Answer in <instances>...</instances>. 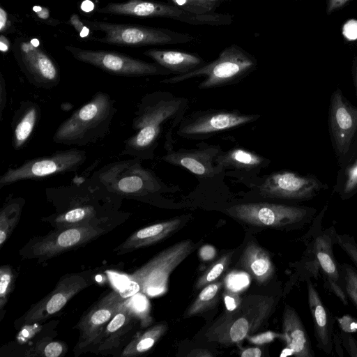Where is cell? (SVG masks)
<instances>
[{
  "instance_id": "6da1fadb",
  "label": "cell",
  "mask_w": 357,
  "mask_h": 357,
  "mask_svg": "<svg viewBox=\"0 0 357 357\" xmlns=\"http://www.w3.org/2000/svg\"><path fill=\"white\" fill-rule=\"evenodd\" d=\"M188 100L169 91H156L140 100L132 121L134 134L124 140L123 155L152 160L162 139L166 150L173 148L172 133L185 116Z\"/></svg>"
},
{
  "instance_id": "7a4b0ae2",
  "label": "cell",
  "mask_w": 357,
  "mask_h": 357,
  "mask_svg": "<svg viewBox=\"0 0 357 357\" xmlns=\"http://www.w3.org/2000/svg\"><path fill=\"white\" fill-rule=\"evenodd\" d=\"M116 112L115 100L107 93L98 91L59 125L52 139L68 146L97 143L107 135Z\"/></svg>"
},
{
  "instance_id": "3957f363",
  "label": "cell",
  "mask_w": 357,
  "mask_h": 357,
  "mask_svg": "<svg viewBox=\"0 0 357 357\" xmlns=\"http://www.w3.org/2000/svg\"><path fill=\"white\" fill-rule=\"evenodd\" d=\"M89 179L120 197L144 199L164 191L165 183L153 171L133 158L116 160L93 172Z\"/></svg>"
},
{
  "instance_id": "277c9868",
  "label": "cell",
  "mask_w": 357,
  "mask_h": 357,
  "mask_svg": "<svg viewBox=\"0 0 357 357\" xmlns=\"http://www.w3.org/2000/svg\"><path fill=\"white\" fill-rule=\"evenodd\" d=\"M256 65L255 58L241 49L231 46L224 50L213 61L189 73L162 79L160 83L176 84L203 76L204 79L198 85V89L221 87L241 81L255 69Z\"/></svg>"
},
{
  "instance_id": "5b68a950",
  "label": "cell",
  "mask_w": 357,
  "mask_h": 357,
  "mask_svg": "<svg viewBox=\"0 0 357 357\" xmlns=\"http://www.w3.org/2000/svg\"><path fill=\"white\" fill-rule=\"evenodd\" d=\"M195 246L192 241L185 240L169 247L129 275L130 281L148 296L165 293L171 273L192 252Z\"/></svg>"
},
{
  "instance_id": "8992f818",
  "label": "cell",
  "mask_w": 357,
  "mask_h": 357,
  "mask_svg": "<svg viewBox=\"0 0 357 357\" xmlns=\"http://www.w3.org/2000/svg\"><path fill=\"white\" fill-rule=\"evenodd\" d=\"M86 158L85 151L71 148L28 160L17 167L8 169L0 177V188L24 180L75 172L84 165Z\"/></svg>"
},
{
  "instance_id": "52a82bcc",
  "label": "cell",
  "mask_w": 357,
  "mask_h": 357,
  "mask_svg": "<svg viewBox=\"0 0 357 357\" xmlns=\"http://www.w3.org/2000/svg\"><path fill=\"white\" fill-rule=\"evenodd\" d=\"M11 50L28 82L37 88L51 89L61 81L59 66L36 38H17Z\"/></svg>"
},
{
  "instance_id": "ba28073f",
  "label": "cell",
  "mask_w": 357,
  "mask_h": 357,
  "mask_svg": "<svg viewBox=\"0 0 357 357\" xmlns=\"http://www.w3.org/2000/svg\"><path fill=\"white\" fill-rule=\"evenodd\" d=\"M257 114H245L238 109H208L185 116L177 127L176 135L188 139H203L221 132L257 121Z\"/></svg>"
},
{
  "instance_id": "9c48e42d",
  "label": "cell",
  "mask_w": 357,
  "mask_h": 357,
  "mask_svg": "<svg viewBox=\"0 0 357 357\" xmlns=\"http://www.w3.org/2000/svg\"><path fill=\"white\" fill-rule=\"evenodd\" d=\"M272 298L250 296L237 309L230 311L218 326V339L223 343H237L258 330L271 313Z\"/></svg>"
},
{
  "instance_id": "30bf717a",
  "label": "cell",
  "mask_w": 357,
  "mask_h": 357,
  "mask_svg": "<svg viewBox=\"0 0 357 357\" xmlns=\"http://www.w3.org/2000/svg\"><path fill=\"white\" fill-rule=\"evenodd\" d=\"M65 49L77 60L117 76L146 77L172 73L156 63L146 62L116 52L85 50L73 45H67Z\"/></svg>"
},
{
  "instance_id": "8fae6325",
  "label": "cell",
  "mask_w": 357,
  "mask_h": 357,
  "mask_svg": "<svg viewBox=\"0 0 357 357\" xmlns=\"http://www.w3.org/2000/svg\"><path fill=\"white\" fill-rule=\"evenodd\" d=\"M102 221L61 227L31 243L24 250L27 258L46 259L80 246L105 231Z\"/></svg>"
},
{
  "instance_id": "7c38bea8",
  "label": "cell",
  "mask_w": 357,
  "mask_h": 357,
  "mask_svg": "<svg viewBox=\"0 0 357 357\" xmlns=\"http://www.w3.org/2000/svg\"><path fill=\"white\" fill-rule=\"evenodd\" d=\"M83 22L91 31L104 33L102 38H95L96 41L109 45L140 47L174 42L173 35L164 29L97 20Z\"/></svg>"
},
{
  "instance_id": "4fadbf2b",
  "label": "cell",
  "mask_w": 357,
  "mask_h": 357,
  "mask_svg": "<svg viewBox=\"0 0 357 357\" xmlns=\"http://www.w3.org/2000/svg\"><path fill=\"white\" fill-rule=\"evenodd\" d=\"M227 213L245 223L283 227L298 223L309 213L307 208L272 203H248L231 206Z\"/></svg>"
},
{
  "instance_id": "5bb4252c",
  "label": "cell",
  "mask_w": 357,
  "mask_h": 357,
  "mask_svg": "<svg viewBox=\"0 0 357 357\" xmlns=\"http://www.w3.org/2000/svg\"><path fill=\"white\" fill-rule=\"evenodd\" d=\"M91 283L89 273L68 274L62 277L55 288L34 304L22 316L20 324L27 326L43 321L59 312L77 294Z\"/></svg>"
},
{
  "instance_id": "9a60e30c",
  "label": "cell",
  "mask_w": 357,
  "mask_h": 357,
  "mask_svg": "<svg viewBox=\"0 0 357 357\" xmlns=\"http://www.w3.org/2000/svg\"><path fill=\"white\" fill-rule=\"evenodd\" d=\"M321 186L314 178L282 170L268 175L259 186V192L268 198L306 199L318 192Z\"/></svg>"
},
{
  "instance_id": "2e32d148",
  "label": "cell",
  "mask_w": 357,
  "mask_h": 357,
  "mask_svg": "<svg viewBox=\"0 0 357 357\" xmlns=\"http://www.w3.org/2000/svg\"><path fill=\"white\" fill-rule=\"evenodd\" d=\"M126 301L120 294L112 291L102 297L85 313L77 324L79 333L77 347L83 348L94 343Z\"/></svg>"
},
{
  "instance_id": "e0dca14e",
  "label": "cell",
  "mask_w": 357,
  "mask_h": 357,
  "mask_svg": "<svg viewBox=\"0 0 357 357\" xmlns=\"http://www.w3.org/2000/svg\"><path fill=\"white\" fill-rule=\"evenodd\" d=\"M329 121L336 149L344 155L347 153L357 130V107L344 98L340 89L331 97Z\"/></svg>"
},
{
  "instance_id": "ac0fdd59",
  "label": "cell",
  "mask_w": 357,
  "mask_h": 357,
  "mask_svg": "<svg viewBox=\"0 0 357 357\" xmlns=\"http://www.w3.org/2000/svg\"><path fill=\"white\" fill-rule=\"evenodd\" d=\"M220 151V148L216 146L176 151L172 148L166 150V154L161 159L170 165L182 167L197 176L210 178L220 171L215 163Z\"/></svg>"
},
{
  "instance_id": "d6986e66",
  "label": "cell",
  "mask_w": 357,
  "mask_h": 357,
  "mask_svg": "<svg viewBox=\"0 0 357 357\" xmlns=\"http://www.w3.org/2000/svg\"><path fill=\"white\" fill-rule=\"evenodd\" d=\"M100 13L128 15L135 17H174L183 19L199 18L204 15L190 14L177 6L149 0H128L122 3H109L98 9ZM208 16V15H207Z\"/></svg>"
},
{
  "instance_id": "ffe728a7",
  "label": "cell",
  "mask_w": 357,
  "mask_h": 357,
  "mask_svg": "<svg viewBox=\"0 0 357 357\" xmlns=\"http://www.w3.org/2000/svg\"><path fill=\"white\" fill-rule=\"evenodd\" d=\"M40 105L31 100L20 102L12 119V146L15 150H21L29 142L40 119Z\"/></svg>"
},
{
  "instance_id": "44dd1931",
  "label": "cell",
  "mask_w": 357,
  "mask_h": 357,
  "mask_svg": "<svg viewBox=\"0 0 357 357\" xmlns=\"http://www.w3.org/2000/svg\"><path fill=\"white\" fill-rule=\"evenodd\" d=\"M137 319L136 312L126 300L102 329L93 344H98L100 351L117 347L123 336L132 329Z\"/></svg>"
},
{
  "instance_id": "7402d4cb",
  "label": "cell",
  "mask_w": 357,
  "mask_h": 357,
  "mask_svg": "<svg viewBox=\"0 0 357 357\" xmlns=\"http://www.w3.org/2000/svg\"><path fill=\"white\" fill-rule=\"evenodd\" d=\"M181 222V218H174L140 229L132 234L114 251L117 254H124L154 244L174 232Z\"/></svg>"
},
{
  "instance_id": "603a6c76",
  "label": "cell",
  "mask_w": 357,
  "mask_h": 357,
  "mask_svg": "<svg viewBox=\"0 0 357 357\" xmlns=\"http://www.w3.org/2000/svg\"><path fill=\"white\" fill-rule=\"evenodd\" d=\"M282 330L288 349L297 357H313L314 353L305 328L296 312L286 305Z\"/></svg>"
},
{
  "instance_id": "cb8c5ba5",
  "label": "cell",
  "mask_w": 357,
  "mask_h": 357,
  "mask_svg": "<svg viewBox=\"0 0 357 357\" xmlns=\"http://www.w3.org/2000/svg\"><path fill=\"white\" fill-rule=\"evenodd\" d=\"M240 264L259 284L267 282L273 277L274 266L267 252L253 241L245 246Z\"/></svg>"
},
{
  "instance_id": "d4e9b609",
  "label": "cell",
  "mask_w": 357,
  "mask_h": 357,
  "mask_svg": "<svg viewBox=\"0 0 357 357\" xmlns=\"http://www.w3.org/2000/svg\"><path fill=\"white\" fill-rule=\"evenodd\" d=\"M144 54L176 75L189 73L203 63L199 56L183 52L151 49Z\"/></svg>"
},
{
  "instance_id": "484cf974",
  "label": "cell",
  "mask_w": 357,
  "mask_h": 357,
  "mask_svg": "<svg viewBox=\"0 0 357 357\" xmlns=\"http://www.w3.org/2000/svg\"><path fill=\"white\" fill-rule=\"evenodd\" d=\"M269 160L254 151L237 147L226 152L220 151L215 158L218 168H231L237 170H258L268 165Z\"/></svg>"
},
{
  "instance_id": "4316f807",
  "label": "cell",
  "mask_w": 357,
  "mask_h": 357,
  "mask_svg": "<svg viewBox=\"0 0 357 357\" xmlns=\"http://www.w3.org/2000/svg\"><path fill=\"white\" fill-rule=\"evenodd\" d=\"M314 248L318 262L328 280L331 289L344 304H347V296L340 285V274L330 238L326 236H319L315 241Z\"/></svg>"
},
{
  "instance_id": "83f0119b",
  "label": "cell",
  "mask_w": 357,
  "mask_h": 357,
  "mask_svg": "<svg viewBox=\"0 0 357 357\" xmlns=\"http://www.w3.org/2000/svg\"><path fill=\"white\" fill-rule=\"evenodd\" d=\"M308 303L319 345L326 352L331 350L330 321L319 294L310 282L307 284Z\"/></svg>"
},
{
  "instance_id": "f1b7e54d",
  "label": "cell",
  "mask_w": 357,
  "mask_h": 357,
  "mask_svg": "<svg viewBox=\"0 0 357 357\" xmlns=\"http://www.w3.org/2000/svg\"><path fill=\"white\" fill-rule=\"evenodd\" d=\"M167 329L166 323H160L151 326L137 335L126 347L122 356H137L149 351L165 334Z\"/></svg>"
},
{
  "instance_id": "f546056e",
  "label": "cell",
  "mask_w": 357,
  "mask_h": 357,
  "mask_svg": "<svg viewBox=\"0 0 357 357\" xmlns=\"http://www.w3.org/2000/svg\"><path fill=\"white\" fill-rule=\"evenodd\" d=\"M24 204V199L18 197L10 199L2 207L0 213L1 247L7 241L17 225Z\"/></svg>"
},
{
  "instance_id": "4dcf8cb0",
  "label": "cell",
  "mask_w": 357,
  "mask_h": 357,
  "mask_svg": "<svg viewBox=\"0 0 357 357\" xmlns=\"http://www.w3.org/2000/svg\"><path fill=\"white\" fill-rule=\"evenodd\" d=\"M222 284L221 282H217L205 286L185 312V317L200 314L213 306L218 298Z\"/></svg>"
},
{
  "instance_id": "1f68e13d",
  "label": "cell",
  "mask_w": 357,
  "mask_h": 357,
  "mask_svg": "<svg viewBox=\"0 0 357 357\" xmlns=\"http://www.w3.org/2000/svg\"><path fill=\"white\" fill-rule=\"evenodd\" d=\"M231 254H227L220 258L213 266L199 277L196 288H202L215 280L225 270L229 263Z\"/></svg>"
},
{
  "instance_id": "d6a6232c",
  "label": "cell",
  "mask_w": 357,
  "mask_h": 357,
  "mask_svg": "<svg viewBox=\"0 0 357 357\" xmlns=\"http://www.w3.org/2000/svg\"><path fill=\"white\" fill-rule=\"evenodd\" d=\"M15 276L8 265L0 268V310L2 312L14 286Z\"/></svg>"
},
{
  "instance_id": "836d02e7",
  "label": "cell",
  "mask_w": 357,
  "mask_h": 357,
  "mask_svg": "<svg viewBox=\"0 0 357 357\" xmlns=\"http://www.w3.org/2000/svg\"><path fill=\"white\" fill-rule=\"evenodd\" d=\"M342 273L346 293L357 307V273L347 264H343Z\"/></svg>"
},
{
  "instance_id": "e575fe53",
  "label": "cell",
  "mask_w": 357,
  "mask_h": 357,
  "mask_svg": "<svg viewBox=\"0 0 357 357\" xmlns=\"http://www.w3.org/2000/svg\"><path fill=\"white\" fill-rule=\"evenodd\" d=\"M218 0H172L178 6L183 7L186 11L206 12L211 10Z\"/></svg>"
},
{
  "instance_id": "d590c367",
  "label": "cell",
  "mask_w": 357,
  "mask_h": 357,
  "mask_svg": "<svg viewBox=\"0 0 357 357\" xmlns=\"http://www.w3.org/2000/svg\"><path fill=\"white\" fill-rule=\"evenodd\" d=\"M336 241L357 266V245L348 235L336 234Z\"/></svg>"
},
{
  "instance_id": "8d00e7d4",
  "label": "cell",
  "mask_w": 357,
  "mask_h": 357,
  "mask_svg": "<svg viewBox=\"0 0 357 357\" xmlns=\"http://www.w3.org/2000/svg\"><path fill=\"white\" fill-rule=\"evenodd\" d=\"M357 188V160L347 172L344 192L349 193Z\"/></svg>"
},
{
  "instance_id": "74e56055",
  "label": "cell",
  "mask_w": 357,
  "mask_h": 357,
  "mask_svg": "<svg viewBox=\"0 0 357 357\" xmlns=\"http://www.w3.org/2000/svg\"><path fill=\"white\" fill-rule=\"evenodd\" d=\"M68 23L75 28L81 37H90L92 35L91 30L80 20L78 15H71Z\"/></svg>"
},
{
  "instance_id": "f35d334b",
  "label": "cell",
  "mask_w": 357,
  "mask_h": 357,
  "mask_svg": "<svg viewBox=\"0 0 357 357\" xmlns=\"http://www.w3.org/2000/svg\"><path fill=\"white\" fill-rule=\"evenodd\" d=\"M33 11L40 21L47 24L55 26L59 24L58 20L51 17L50 10L45 7L35 6L33 7Z\"/></svg>"
},
{
  "instance_id": "ab89813d",
  "label": "cell",
  "mask_w": 357,
  "mask_h": 357,
  "mask_svg": "<svg viewBox=\"0 0 357 357\" xmlns=\"http://www.w3.org/2000/svg\"><path fill=\"white\" fill-rule=\"evenodd\" d=\"M43 352L46 357H59L64 352V347L60 342L52 341L45 345Z\"/></svg>"
},
{
  "instance_id": "60d3db41",
  "label": "cell",
  "mask_w": 357,
  "mask_h": 357,
  "mask_svg": "<svg viewBox=\"0 0 357 357\" xmlns=\"http://www.w3.org/2000/svg\"><path fill=\"white\" fill-rule=\"evenodd\" d=\"M342 33L348 40L357 39V20H350L342 27Z\"/></svg>"
},
{
  "instance_id": "b9f144b4",
  "label": "cell",
  "mask_w": 357,
  "mask_h": 357,
  "mask_svg": "<svg viewBox=\"0 0 357 357\" xmlns=\"http://www.w3.org/2000/svg\"><path fill=\"white\" fill-rule=\"evenodd\" d=\"M0 120L1 121L3 112L6 105L7 93L6 82L1 73L0 74Z\"/></svg>"
},
{
  "instance_id": "7bdbcfd3",
  "label": "cell",
  "mask_w": 357,
  "mask_h": 357,
  "mask_svg": "<svg viewBox=\"0 0 357 357\" xmlns=\"http://www.w3.org/2000/svg\"><path fill=\"white\" fill-rule=\"evenodd\" d=\"M344 344L350 356H357V342L349 335L342 334Z\"/></svg>"
},
{
  "instance_id": "ee69618b",
  "label": "cell",
  "mask_w": 357,
  "mask_h": 357,
  "mask_svg": "<svg viewBox=\"0 0 357 357\" xmlns=\"http://www.w3.org/2000/svg\"><path fill=\"white\" fill-rule=\"evenodd\" d=\"M225 302L229 311L235 310L241 303V299L238 296L231 294L225 296Z\"/></svg>"
},
{
  "instance_id": "f6af8a7d",
  "label": "cell",
  "mask_w": 357,
  "mask_h": 357,
  "mask_svg": "<svg viewBox=\"0 0 357 357\" xmlns=\"http://www.w3.org/2000/svg\"><path fill=\"white\" fill-rule=\"evenodd\" d=\"M11 22L8 20L7 12L2 8H0V32L3 34L10 29Z\"/></svg>"
},
{
  "instance_id": "bcb514c9",
  "label": "cell",
  "mask_w": 357,
  "mask_h": 357,
  "mask_svg": "<svg viewBox=\"0 0 357 357\" xmlns=\"http://www.w3.org/2000/svg\"><path fill=\"white\" fill-rule=\"evenodd\" d=\"M199 254L203 260H210L215 257V250L213 247L206 245L200 249Z\"/></svg>"
},
{
  "instance_id": "7dc6e473",
  "label": "cell",
  "mask_w": 357,
  "mask_h": 357,
  "mask_svg": "<svg viewBox=\"0 0 357 357\" xmlns=\"http://www.w3.org/2000/svg\"><path fill=\"white\" fill-rule=\"evenodd\" d=\"M241 357H260L261 356V350L258 347H251L243 350L241 353Z\"/></svg>"
},
{
  "instance_id": "c3c4849f",
  "label": "cell",
  "mask_w": 357,
  "mask_h": 357,
  "mask_svg": "<svg viewBox=\"0 0 357 357\" xmlns=\"http://www.w3.org/2000/svg\"><path fill=\"white\" fill-rule=\"evenodd\" d=\"M349 0H329L328 6V13H331L334 10L342 6Z\"/></svg>"
},
{
  "instance_id": "681fc988",
  "label": "cell",
  "mask_w": 357,
  "mask_h": 357,
  "mask_svg": "<svg viewBox=\"0 0 357 357\" xmlns=\"http://www.w3.org/2000/svg\"><path fill=\"white\" fill-rule=\"evenodd\" d=\"M11 44L8 38L3 35L1 34L0 36V50L3 52H8L9 49H11Z\"/></svg>"
},
{
  "instance_id": "f907efd6",
  "label": "cell",
  "mask_w": 357,
  "mask_h": 357,
  "mask_svg": "<svg viewBox=\"0 0 357 357\" xmlns=\"http://www.w3.org/2000/svg\"><path fill=\"white\" fill-rule=\"evenodd\" d=\"M188 356L196 357L213 356V355L208 351L202 349H195L192 351Z\"/></svg>"
},
{
  "instance_id": "816d5d0a",
  "label": "cell",
  "mask_w": 357,
  "mask_h": 357,
  "mask_svg": "<svg viewBox=\"0 0 357 357\" xmlns=\"http://www.w3.org/2000/svg\"><path fill=\"white\" fill-rule=\"evenodd\" d=\"M93 3L89 0L84 1L81 6L82 9L85 12H90L93 9Z\"/></svg>"
},
{
  "instance_id": "f5cc1de1",
  "label": "cell",
  "mask_w": 357,
  "mask_h": 357,
  "mask_svg": "<svg viewBox=\"0 0 357 357\" xmlns=\"http://www.w3.org/2000/svg\"><path fill=\"white\" fill-rule=\"evenodd\" d=\"M356 93H357V67H356Z\"/></svg>"
}]
</instances>
